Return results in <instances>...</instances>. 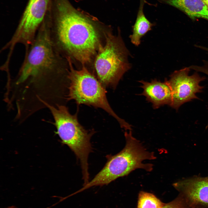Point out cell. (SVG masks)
<instances>
[{
  "instance_id": "cell-9",
  "label": "cell",
  "mask_w": 208,
  "mask_h": 208,
  "mask_svg": "<svg viewBox=\"0 0 208 208\" xmlns=\"http://www.w3.org/2000/svg\"><path fill=\"white\" fill-rule=\"evenodd\" d=\"M173 185L190 208H208V177L189 178Z\"/></svg>"
},
{
  "instance_id": "cell-18",
  "label": "cell",
  "mask_w": 208,
  "mask_h": 208,
  "mask_svg": "<svg viewBox=\"0 0 208 208\" xmlns=\"http://www.w3.org/2000/svg\"><path fill=\"white\" fill-rule=\"evenodd\" d=\"M204 2L208 6V0H203Z\"/></svg>"
},
{
  "instance_id": "cell-15",
  "label": "cell",
  "mask_w": 208,
  "mask_h": 208,
  "mask_svg": "<svg viewBox=\"0 0 208 208\" xmlns=\"http://www.w3.org/2000/svg\"><path fill=\"white\" fill-rule=\"evenodd\" d=\"M199 70L200 72L208 75V61H203L202 65L199 67Z\"/></svg>"
},
{
  "instance_id": "cell-4",
  "label": "cell",
  "mask_w": 208,
  "mask_h": 208,
  "mask_svg": "<svg viewBox=\"0 0 208 208\" xmlns=\"http://www.w3.org/2000/svg\"><path fill=\"white\" fill-rule=\"evenodd\" d=\"M66 59L69 67L66 100H74L79 105L102 109L115 118L122 128H129L130 125L118 117L111 107L107 98L106 91L100 81L84 65L80 70L75 69L70 57Z\"/></svg>"
},
{
  "instance_id": "cell-12",
  "label": "cell",
  "mask_w": 208,
  "mask_h": 208,
  "mask_svg": "<svg viewBox=\"0 0 208 208\" xmlns=\"http://www.w3.org/2000/svg\"><path fill=\"white\" fill-rule=\"evenodd\" d=\"M142 4L139 9L135 22L132 27L133 33L129 36L131 43L136 46L140 44L141 39L153 26L146 18L143 12Z\"/></svg>"
},
{
  "instance_id": "cell-8",
  "label": "cell",
  "mask_w": 208,
  "mask_h": 208,
  "mask_svg": "<svg viewBox=\"0 0 208 208\" xmlns=\"http://www.w3.org/2000/svg\"><path fill=\"white\" fill-rule=\"evenodd\" d=\"M190 70L188 67L175 70L167 80L172 93L171 107L177 110L184 103L198 99L196 94L201 92L204 88L200 83L205 79V77L201 76L197 72L190 75Z\"/></svg>"
},
{
  "instance_id": "cell-17",
  "label": "cell",
  "mask_w": 208,
  "mask_h": 208,
  "mask_svg": "<svg viewBox=\"0 0 208 208\" xmlns=\"http://www.w3.org/2000/svg\"><path fill=\"white\" fill-rule=\"evenodd\" d=\"M35 1V0H29L27 6V7H29Z\"/></svg>"
},
{
  "instance_id": "cell-3",
  "label": "cell",
  "mask_w": 208,
  "mask_h": 208,
  "mask_svg": "<svg viewBox=\"0 0 208 208\" xmlns=\"http://www.w3.org/2000/svg\"><path fill=\"white\" fill-rule=\"evenodd\" d=\"M124 135L126 144L123 149L116 155H108L107 161L103 167L90 181L77 191V193L92 187L107 185L137 169H142L148 172L152 170V164H144L142 161L155 159L156 157L154 153L147 151L133 136L131 130L125 132Z\"/></svg>"
},
{
  "instance_id": "cell-6",
  "label": "cell",
  "mask_w": 208,
  "mask_h": 208,
  "mask_svg": "<svg viewBox=\"0 0 208 208\" xmlns=\"http://www.w3.org/2000/svg\"><path fill=\"white\" fill-rule=\"evenodd\" d=\"M105 43L99 46L94 62L99 80L104 86L115 89L124 74L131 68L129 52L120 35L109 33Z\"/></svg>"
},
{
  "instance_id": "cell-16",
  "label": "cell",
  "mask_w": 208,
  "mask_h": 208,
  "mask_svg": "<svg viewBox=\"0 0 208 208\" xmlns=\"http://www.w3.org/2000/svg\"><path fill=\"white\" fill-rule=\"evenodd\" d=\"M195 46L196 47L201 49L207 52L208 53V47L205 46L196 45Z\"/></svg>"
},
{
  "instance_id": "cell-10",
  "label": "cell",
  "mask_w": 208,
  "mask_h": 208,
  "mask_svg": "<svg viewBox=\"0 0 208 208\" xmlns=\"http://www.w3.org/2000/svg\"><path fill=\"white\" fill-rule=\"evenodd\" d=\"M143 91L141 95L144 96L146 100L152 103L154 109H157L165 105L171 106L172 96L171 88L166 80L163 82L156 79L150 82L142 80Z\"/></svg>"
},
{
  "instance_id": "cell-2",
  "label": "cell",
  "mask_w": 208,
  "mask_h": 208,
  "mask_svg": "<svg viewBox=\"0 0 208 208\" xmlns=\"http://www.w3.org/2000/svg\"><path fill=\"white\" fill-rule=\"evenodd\" d=\"M56 9L47 21L55 49L63 57L69 55L83 64L90 62L100 45L95 22L68 0H56Z\"/></svg>"
},
{
  "instance_id": "cell-19",
  "label": "cell",
  "mask_w": 208,
  "mask_h": 208,
  "mask_svg": "<svg viewBox=\"0 0 208 208\" xmlns=\"http://www.w3.org/2000/svg\"><path fill=\"white\" fill-rule=\"evenodd\" d=\"M7 208H16L14 206H11V207H9Z\"/></svg>"
},
{
  "instance_id": "cell-14",
  "label": "cell",
  "mask_w": 208,
  "mask_h": 208,
  "mask_svg": "<svg viewBox=\"0 0 208 208\" xmlns=\"http://www.w3.org/2000/svg\"><path fill=\"white\" fill-rule=\"evenodd\" d=\"M161 208H190L183 197L180 194L174 200L164 203Z\"/></svg>"
},
{
  "instance_id": "cell-13",
  "label": "cell",
  "mask_w": 208,
  "mask_h": 208,
  "mask_svg": "<svg viewBox=\"0 0 208 208\" xmlns=\"http://www.w3.org/2000/svg\"><path fill=\"white\" fill-rule=\"evenodd\" d=\"M164 203L152 193L143 191L139 193L137 208H161Z\"/></svg>"
},
{
  "instance_id": "cell-1",
  "label": "cell",
  "mask_w": 208,
  "mask_h": 208,
  "mask_svg": "<svg viewBox=\"0 0 208 208\" xmlns=\"http://www.w3.org/2000/svg\"><path fill=\"white\" fill-rule=\"evenodd\" d=\"M64 58L54 47L44 22L25 51L17 75L7 86L11 102L19 109L32 112L61 104L68 69Z\"/></svg>"
},
{
  "instance_id": "cell-5",
  "label": "cell",
  "mask_w": 208,
  "mask_h": 208,
  "mask_svg": "<svg viewBox=\"0 0 208 208\" xmlns=\"http://www.w3.org/2000/svg\"><path fill=\"white\" fill-rule=\"evenodd\" d=\"M57 133L62 143L67 145L79 160L84 183L89 181L88 157L92 151L90 140L94 131L86 130L79 122L77 114L72 115L64 105L49 107Z\"/></svg>"
},
{
  "instance_id": "cell-7",
  "label": "cell",
  "mask_w": 208,
  "mask_h": 208,
  "mask_svg": "<svg viewBox=\"0 0 208 208\" xmlns=\"http://www.w3.org/2000/svg\"><path fill=\"white\" fill-rule=\"evenodd\" d=\"M49 0H35L26 8L20 21L10 40L1 49L8 50L12 55L14 48L18 43L23 44L27 51L34 41L43 22Z\"/></svg>"
},
{
  "instance_id": "cell-11",
  "label": "cell",
  "mask_w": 208,
  "mask_h": 208,
  "mask_svg": "<svg viewBox=\"0 0 208 208\" xmlns=\"http://www.w3.org/2000/svg\"><path fill=\"white\" fill-rule=\"evenodd\" d=\"M167 2L192 19L201 18L208 21V6L203 0H168Z\"/></svg>"
}]
</instances>
